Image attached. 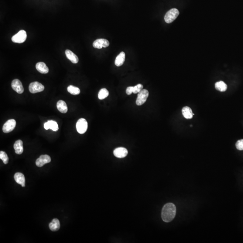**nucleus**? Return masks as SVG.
I'll list each match as a JSON object with an SVG mask.
<instances>
[{"label": "nucleus", "mask_w": 243, "mask_h": 243, "mask_svg": "<svg viewBox=\"0 0 243 243\" xmlns=\"http://www.w3.org/2000/svg\"><path fill=\"white\" fill-rule=\"evenodd\" d=\"M14 148L16 154L18 155H21L24 151L23 148V143L21 140H19L16 141L14 144Z\"/></svg>", "instance_id": "obj_13"}, {"label": "nucleus", "mask_w": 243, "mask_h": 243, "mask_svg": "<svg viewBox=\"0 0 243 243\" xmlns=\"http://www.w3.org/2000/svg\"><path fill=\"white\" fill-rule=\"evenodd\" d=\"M57 108L60 112L63 114H65L68 111V107L66 103L62 100L58 101L57 103Z\"/></svg>", "instance_id": "obj_19"}, {"label": "nucleus", "mask_w": 243, "mask_h": 243, "mask_svg": "<svg viewBox=\"0 0 243 243\" xmlns=\"http://www.w3.org/2000/svg\"><path fill=\"white\" fill-rule=\"evenodd\" d=\"M47 122L49 125L50 129L52 130L53 131L56 132L59 129L58 125L56 122L50 120Z\"/></svg>", "instance_id": "obj_24"}, {"label": "nucleus", "mask_w": 243, "mask_h": 243, "mask_svg": "<svg viewBox=\"0 0 243 243\" xmlns=\"http://www.w3.org/2000/svg\"><path fill=\"white\" fill-rule=\"evenodd\" d=\"M149 94V93L148 91L146 89L142 90L139 93H138L136 101V105L140 106L144 104L148 97Z\"/></svg>", "instance_id": "obj_4"}, {"label": "nucleus", "mask_w": 243, "mask_h": 243, "mask_svg": "<svg viewBox=\"0 0 243 243\" xmlns=\"http://www.w3.org/2000/svg\"><path fill=\"white\" fill-rule=\"evenodd\" d=\"M109 41L107 39H102V38L95 40L93 43V47L97 49H101L103 47L105 48L109 46Z\"/></svg>", "instance_id": "obj_9"}, {"label": "nucleus", "mask_w": 243, "mask_h": 243, "mask_svg": "<svg viewBox=\"0 0 243 243\" xmlns=\"http://www.w3.org/2000/svg\"><path fill=\"white\" fill-rule=\"evenodd\" d=\"M215 86L216 89L219 91H221V92H224V91H226L228 88L227 85L223 81L217 82Z\"/></svg>", "instance_id": "obj_21"}, {"label": "nucleus", "mask_w": 243, "mask_h": 243, "mask_svg": "<svg viewBox=\"0 0 243 243\" xmlns=\"http://www.w3.org/2000/svg\"><path fill=\"white\" fill-rule=\"evenodd\" d=\"M60 222L58 219L54 218L49 224V228L50 230L56 231L60 228Z\"/></svg>", "instance_id": "obj_18"}, {"label": "nucleus", "mask_w": 243, "mask_h": 243, "mask_svg": "<svg viewBox=\"0 0 243 243\" xmlns=\"http://www.w3.org/2000/svg\"><path fill=\"white\" fill-rule=\"evenodd\" d=\"M44 88L43 85L37 82H33L29 86L30 92L33 94L42 92L44 90Z\"/></svg>", "instance_id": "obj_6"}, {"label": "nucleus", "mask_w": 243, "mask_h": 243, "mask_svg": "<svg viewBox=\"0 0 243 243\" xmlns=\"http://www.w3.org/2000/svg\"><path fill=\"white\" fill-rule=\"evenodd\" d=\"M65 53L67 58L70 60L73 63H78L79 60L78 57L74 53H73L72 51L70 50H66Z\"/></svg>", "instance_id": "obj_15"}, {"label": "nucleus", "mask_w": 243, "mask_h": 243, "mask_svg": "<svg viewBox=\"0 0 243 243\" xmlns=\"http://www.w3.org/2000/svg\"><path fill=\"white\" fill-rule=\"evenodd\" d=\"M179 15V12L177 9L173 8L167 12L164 16V20L168 24H170L174 21Z\"/></svg>", "instance_id": "obj_2"}, {"label": "nucleus", "mask_w": 243, "mask_h": 243, "mask_svg": "<svg viewBox=\"0 0 243 243\" xmlns=\"http://www.w3.org/2000/svg\"><path fill=\"white\" fill-rule=\"evenodd\" d=\"M12 89L19 94H22L24 92V88L22 83L19 79H14L12 82Z\"/></svg>", "instance_id": "obj_8"}, {"label": "nucleus", "mask_w": 243, "mask_h": 243, "mask_svg": "<svg viewBox=\"0 0 243 243\" xmlns=\"http://www.w3.org/2000/svg\"><path fill=\"white\" fill-rule=\"evenodd\" d=\"M109 91L106 89L102 88L99 91L98 93V98L100 100H103L109 96Z\"/></svg>", "instance_id": "obj_23"}, {"label": "nucleus", "mask_w": 243, "mask_h": 243, "mask_svg": "<svg viewBox=\"0 0 243 243\" xmlns=\"http://www.w3.org/2000/svg\"><path fill=\"white\" fill-rule=\"evenodd\" d=\"M182 113L183 116L186 119H191L194 115L192 109L188 106H185L182 108Z\"/></svg>", "instance_id": "obj_17"}, {"label": "nucleus", "mask_w": 243, "mask_h": 243, "mask_svg": "<svg viewBox=\"0 0 243 243\" xmlns=\"http://www.w3.org/2000/svg\"><path fill=\"white\" fill-rule=\"evenodd\" d=\"M87 122L84 118H80L77 122V130L79 133L81 134L85 133L87 129Z\"/></svg>", "instance_id": "obj_5"}, {"label": "nucleus", "mask_w": 243, "mask_h": 243, "mask_svg": "<svg viewBox=\"0 0 243 243\" xmlns=\"http://www.w3.org/2000/svg\"><path fill=\"white\" fill-rule=\"evenodd\" d=\"M0 159L2 160L4 164H7L9 162V158H8V156L6 153L4 151H1L0 152Z\"/></svg>", "instance_id": "obj_25"}, {"label": "nucleus", "mask_w": 243, "mask_h": 243, "mask_svg": "<svg viewBox=\"0 0 243 243\" xmlns=\"http://www.w3.org/2000/svg\"><path fill=\"white\" fill-rule=\"evenodd\" d=\"M236 149L239 150H243V139L239 140L236 142Z\"/></svg>", "instance_id": "obj_26"}, {"label": "nucleus", "mask_w": 243, "mask_h": 243, "mask_svg": "<svg viewBox=\"0 0 243 243\" xmlns=\"http://www.w3.org/2000/svg\"><path fill=\"white\" fill-rule=\"evenodd\" d=\"M16 125V122L15 119H12L8 120L3 126V132L5 133L11 132L15 129Z\"/></svg>", "instance_id": "obj_7"}, {"label": "nucleus", "mask_w": 243, "mask_h": 243, "mask_svg": "<svg viewBox=\"0 0 243 243\" xmlns=\"http://www.w3.org/2000/svg\"><path fill=\"white\" fill-rule=\"evenodd\" d=\"M125 60V54L124 52H121L117 56L115 61V64L118 67L121 66L124 63Z\"/></svg>", "instance_id": "obj_20"}, {"label": "nucleus", "mask_w": 243, "mask_h": 243, "mask_svg": "<svg viewBox=\"0 0 243 243\" xmlns=\"http://www.w3.org/2000/svg\"><path fill=\"white\" fill-rule=\"evenodd\" d=\"M44 128L46 130H48L49 129H50L49 125L48 122H46V123H45Z\"/></svg>", "instance_id": "obj_27"}, {"label": "nucleus", "mask_w": 243, "mask_h": 243, "mask_svg": "<svg viewBox=\"0 0 243 243\" xmlns=\"http://www.w3.org/2000/svg\"><path fill=\"white\" fill-rule=\"evenodd\" d=\"M67 90L69 93L73 95H77L80 93L79 88L72 85L69 86L67 88Z\"/></svg>", "instance_id": "obj_22"}, {"label": "nucleus", "mask_w": 243, "mask_h": 243, "mask_svg": "<svg viewBox=\"0 0 243 243\" xmlns=\"http://www.w3.org/2000/svg\"><path fill=\"white\" fill-rule=\"evenodd\" d=\"M36 70L41 74H46L49 72V69L46 64L43 62H38L36 65Z\"/></svg>", "instance_id": "obj_16"}, {"label": "nucleus", "mask_w": 243, "mask_h": 243, "mask_svg": "<svg viewBox=\"0 0 243 243\" xmlns=\"http://www.w3.org/2000/svg\"><path fill=\"white\" fill-rule=\"evenodd\" d=\"M27 33L26 31L22 30L14 36H12V41L13 43H24L27 39Z\"/></svg>", "instance_id": "obj_3"}, {"label": "nucleus", "mask_w": 243, "mask_h": 243, "mask_svg": "<svg viewBox=\"0 0 243 243\" xmlns=\"http://www.w3.org/2000/svg\"><path fill=\"white\" fill-rule=\"evenodd\" d=\"M14 179L18 184H20L22 187H25V178L23 174L17 173L14 175Z\"/></svg>", "instance_id": "obj_14"}, {"label": "nucleus", "mask_w": 243, "mask_h": 243, "mask_svg": "<svg viewBox=\"0 0 243 243\" xmlns=\"http://www.w3.org/2000/svg\"><path fill=\"white\" fill-rule=\"evenodd\" d=\"M51 161V158L47 155H42L36 160V164L38 167H42Z\"/></svg>", "instance_id": "obj_10"}, {"label": "nucleus", "mask_w": 243, "mask_h": 243, "mask_svg": "<svg viewBox=\"0 0 243 243\" xmlns=\"http://www.w3.org/2000/svg\"><path fill=\"white\" fill-rule=\"evenodd\" d=\"M128 154V150L123 147L117 148L114 151V156L118 158H125L127 156Z\"/></svg>", "instance_id": "obj_12"}, {"label": "nucleus", "mask_w": 243, "mask_h": 243, "mask_svg": "<svg viewBox=\"0 0 243 243\" xmlns=\"http://www.w3.org/2000/svg\"><path fill=\"white\" fill-rule=\"evenodd\" d=\"M143 88V86L141 84H138L135 87H129L126 89L127 95H130L132 93L134 94L139 93Z\"/></svg>", "instance_id": "obj_11"}, {"label": "nucleus", "mask_w": 243, "mask_h": 243, "mask_svg": "<svg viewBox=\"0 0 243 243\" xmlns=\"http://www.w3.org/2000/svg\"><path fill=\"white\" fill-rule=\"evenodd\" d=\"M176 214V207L173 204H167L164 205L162 210V218L163 221L169 222L174 218Z\"/></svg>", "instance_id": "obj_1"}]
</instances>
